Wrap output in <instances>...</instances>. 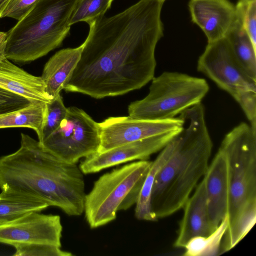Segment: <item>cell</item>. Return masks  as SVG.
<instances>
[{
  "mask_svg": "<svg viewBox=\"0 0 256 256\" xmlns=\"http://www.w3.org/2000/svg\"><path fill=\"white\" fill-rule=\"evenodd\" d=\"M180 130L170 131L97 152L84 158L79 167L84 174H87L134 160H148L150 156L161 150Z\"/></svg>",
  "mask_w": 256,
  "mask_h": 256,
  "instance_id": "obj_12",
  "label": "cell"
},
{
  "mask_svg": "<svg viewBox=\"0 0 256 256\" xmlns=\"http://www.w3.org/2000/svg\"><path fill=\"white\" fill-rule=\"evenodd\" d=\"M162 0V1L164 2L166 0Z\"/></svg>",
  "mask_w": 256,
  "mask_h": 256,
  "instance_id": "obj_32",
  "label": "cell"
},
{
  "mask_svg": "<svg viewBox=\"0 0 256 256\" xmlns=\"http://www.w3.org/2000/svg\"><path fill=\"white\" fill-rule=\"evenodd\" d=\"M60 217L39 212L27 214L0 225V243L14 247L29 244H47L62 248Z\"/></svg>",
  "mask_w": 256,
  "mask_h": 256,
  "instance_id": "obj_11",
  "label": "cell"
},
{
  "mask_svg": "<svg viewBox=\"0 0 256 256\" xmlns=\"http://www.w3.org/2000/svg\"><path fill=\"white\" fill-rule=\"evenodd\" d=\"M100 144L98 152L173 130H180V116L162 120H148L128 116L110 117L98 123Z\"/></svg>",
  "mask_w": 256,
  "mask_h": 256,
  "instance_id": "obj_10",
  "label": "cell"
},
{
  "mask_svg": "<svg viewBox=\"0 0 256 256\" xmlns=\"http://www.w3.org/2000/svg\"><path fill=\"white\" fill-rule=\"evenodd\" d=\"M246 0V1H251V0Z\"/></svg>",
  "mask_w": 256,
  "mask_h": 256,
  "instance_id": "obj_31",
  "label": "cell"
},
{
  "mask_svg": "<svg viewBox=\"0 0 256 256\" xmlns=\"http://www.w3.org/2000/svg\"><path fill=\"white\" fill-rule=\"evenodd\" d=\"M152 161L140 160L101 176L86 194L84 216L91 228L114 220L120 210L136 204Z\"/></svg>",
  "mask_w": 256,
  "mask_h": 256,
  "instance_id": "obj_6",
  "label": "cell"
},
{
  "mask_svg": "<svg viewBox=\"0 0 256 256\" xmlns=\"http://www.w3.org/2000/svg\"><path fill=\"white\" fill-rule=\"evenodd\" d=\"M235 8L244 29L256 48V0H239Z\"/></svg>",
  "mask_w": 256,
  "mask_h": 256,
  "instance_id": "obj_25",
  "label": "cell"
},
{
  "mask_svg": "<svg viewBox=\"0 0 256 256\" xmlns=\"http://www.w3.org/2000/svg\"><path fill=\"white\" fill-rule=\"evenodd\" d=\"M114 0H78L70 24L84 22L89 26L104 17Z\"/></svg>",
  "mask_w": 256,
  "mask_h": 256,
  "instance_id": "obj_23",
  "label": "cell"
},
{
  "mask_svg": "<svg viewBox=\"0 0 256 256\" xmlns=\"http://www.w3.org/2000/svg\"><path fill=\"white\" fill-rule=\"evenodd\" d=\"M16 256H72L70 252L62 250L60 247L47 244H29L14 247Z\"/></svg>",
  "mask_w": 256,
  "mask_h": 256,
  "instance_id": "obj_26",
  "label": "cell"
},
{
  "mask_svg": "<svg viewBox=\"0 0 256 256\" xmlns=\"http://www.w3.org/2000/svg\"><path fill=\"white\" fill-rule=\"evenodd\" d=\"M188 7L192 21L208 42L225 37L236 18V8L228 0H190Z\"/></svg>",
  "mask_w": 256,
  "mask_h": 256,
  "instance_id": "obj_14",
  "label": "cell"
},
{
  "mask_svg": "<svg viewBox=\"0 0 256 256\" xmlns=\"http://www.w3.org/2000/svg\"><path fill=\"white\" fill-rule=\"evenodd\" d=\"M236 14V20L226 37L240 64L256 80V48L244 29L240 18Z\"/></svg>",
  "mask_w": 256,
  "mask_h": 256,
  "instance_id": "obj_20",
  "label": "cell"
},
{
  "mask_svg": "<svg viewBox=\"0 0 256 256\" xmlns=\"http://www.w3.org/2000/svg\"><path fill=\"white\" fill-rule=\"evenodd\" d=\"M182 208L184 214L174 242L175 247L180 248H184L194 237L206 236L212 234L208 223L204 177L198 182Z\"/></svg>",
  "mask_w": 256,
  "mask_h": 256,
  "instance_id": "obj_15",
  "label": "cell"
},
{
  "mask_svg": "<svg viewBox=\"0 0 256 256\" xmlns=\"http://www.w3.org/2000/svg\"><path fill=\"white\" fill-rule=\"evenodd\" d=\"M10 0H0V18L1 16Z\"/></svg>",
  "mask_w": 256,
  "mask_h": 256,
  "instance_id": "obj_30",
  "label": "cell"
},
{
  "mask_svg": "<svg viewBox=\"0 0 256 256\" xmlns=\"http://www.w3.org/2000/svg\"><path fill=\"white\" fill-rule=\"evenodd\" d=\"M148 94L130 103L129 116L162 120L174 118L200 102L209 90L205 79L175 72H164L152 79Z\"/></svg>",
  "mask_w": 256,
  "mask_h": 256,
  "instance_id": "obj_7",
  "label": "cell"
},
{
  "mask_svg": "<svg viewBox=\"0 0 256 256\" xmlns=\"http://www.w3.org/2000/svg\"><path fill=\"white\" fill-rule=\"evenodd\" d=\"M46 103L34 102L24 108L0 114V129L18 127L30 128L36 132L38 141H40Z\"/></svg>",
  "mask_w": 256,
  "mask_h": 256,
  "instance_id": "obj_19",
  "label": "cell"
},
{
  "mask_svg": "<svg viewBox=\"0 0 256 256\" xmlns=\"http://www.w3.org/2000/svg\"><path fill=\"white\" fill-rule=\"evenodd\" d=\"M197 70L228 93L256 128V80L240 64L226 36L208 43Z\"/></svg>",
  "mask_w": 256,
  "mask_h": 256,
  "instance_id": "obj_8",
  "label": "cell"
},
{
  "mask_svg": "<svg viewBox=\"0 0 256 256\" xmlns=\"http://www.w3.org/2000/svg\"><path fill=\"white\" fill-rule=\"evenodd\" d=\"M174 144L172 140L160 150L156 158L152 162L138 198L136 204L134 216L138 220L156 221L157 219L152 213L150 207V195L154 178L172 155Z\"/></svg>",
  "mask_w": 256,
  "mask_h": 256,
  "instance_id": "obj_21",
  "label": "cell"
},
{
  "mask_svg": "<svg viewBox=\"0 0 256 256\" xmlns=\"http://www.w3.org/2000/svg\"><path fill=\"white\" fill-rule=\"evenodd\" d=\"M67 112L62 98L60 94L50 102L46 103V110L44 122L42 138L39 142L42 143L54 132L60 126Z\"/></svg>",
  "mask_w": 256,
  "mask_h": 256,
  "instance_id": "obj_24",
  "label": "cell"
},
{
  "mask_svg": "<svg viewBox=\"0 0 256 256\" xmlns=\"http://www.w3.org/2000/svg\"><path fill=\"white\" fill-rule=\"evenodd\" d=\"M164 2L140 0L90 25L80 60L64 89L102 98L140 89L152 80L156 47L163 36Z\"/></svg>",
  "mask_w": 256,
  "mask_h": 256,
  "instance_id": "obj_1",
  "label": "cell"
},
{
  "mask_svg": "<svg viewBox=\"0 0 256 256\" xmlns=\"http://www.w3.org/2000/svg\"><path fill=\"white\" fill-rule=\"evenodd\" d=\"M78 0H39L7 33L6 56L17 63L40 58L58 47L70 33Z\"/></svg>",
  "mask_w": 256,
  "mask_h": 256,
  "instance_id": "obj_5",
  "label": "cell"
},
{
  "mask_svg": "<svg viewBox=\"0 0 256 256\" xmlns=\"http://www.w3.org/2000/svg\"><path fill=\"white\" fill-rule=\"evenodd\" d=\"M220 148L229 163L228 225L222 245L230 250L256 223V128L241 122L224 136Z\"/></svg>",
  "mask_w": 256,
  "mask_h": 256,
  "instance_id": "obj_4",
  "label": "cell"
},
{
  "mask_svg": "<svg viewBox=\"0 0 256 256\" xmlns=\"http://www.w3.org/2000/svg\"><path fill=\"white\" fill-rule=\"evenodd\" d=\"M39 0H10L4 10L1 18H11L20 20Z\"/></svg>",
  "mask_w": 256,
  "mask_h": 256,
  "instance_id": "obj_28",
  "label": "cell"
},
{
  "mask_svg": "<svg viewBox=\"0 0 256 256\" xmlns=\"http://www.w3.org/2000/svg\"><path fill=\"white\" fill-rule=\"evenodd\" d=\"M0 88L32 102H48L52 100L46 92L40 76L28 73L7 58L0 61Z\"/></svg>",
  "mask_w": 256,
  "mask_h": 256,
  "instance_id": "obj_16",
  "label": "cell"
},
{
  "mask_svg": "<svg viewBox=\"0 0 256 256\" xmlns=\"http://www.w3.org/2000/svg\"><path fill=\"white\" fill-rule=\"evenodd\" d=\"M34 102L0 88V114L24 108Z\"/></svg>",
  "mask_w": 256,
  "mask_h": 256,
  "instance_id": "obj_27",
  "label": "cell"
},
{
  "mask_svg": "<svg viewBox=\"0 0 256 256\" xmlns=\"http://www.w3.org/2000/svg\"><path fill=\"white\" fill-rule=\"evenodd\" d=\"M6 39L7 33L0 32V61L6 58Z\"/></svg>",
  "mask_w": 256,
  "mask_h": 256,
  "instance_id": "obj_29",
  "label": "cell"
},
{
  "mask_svg": "<svg viewBox=\"0 0 256 256\" xmlns=\"http://www.w3.org/2000/svg\"><path fill=\"white\" fill-rule=\"evenodd\" d=\"M178 116L182 126L172 140V153L156 174L152 186L150 207L157 220L183 208L206 174L212 152L202 104L190 107Z\"/></svg>",
  "mask_w": 256,
  "mask_h": 256,
  "instance_id": "obj_3",
  "label": "cell"
},
{
  "mask_svg": "<svg viewBox=\"0 0 256 256\" xmlns=\"http://www.w3.org/2000/svg\"><path fill=\"white\" fill-rule=\"evenodd\" d=\"M48 207L42 200L24 194L2 190L0 193V225L27 214L40 212Z\"/></svg>",
  "mask_w": 256,
  "mask_h": 256,
  "instance_id": "obj_18",
  "label": "cell"
},
{
  "mask_svg": "<svg viewBox=\"0 0 256 256\" xmlns=\"http://www.w3.org/2000/svg\"><path fill=\"white\" fill-rule=\"evenodd\" d=\"M0 188L38 199L68 216L84 213L86 194L79 166L60 160L23 133L18 150L0 156Z\"/></svg>",
  "mask_w": 256,
  "mask_h": 256,
  "instance_id": "obj_2",
  "label": "cell"
},
{
  "mask_svg": "<svg viewBox=\"0 0 256 256\" xmlns=\"http://www.w3.org/2000/svg\"><path fill=\"white\" fill-rule=\"evenodd\" d=\"M210 228L213 232L227 214L230 168L227 156L220 148L204 176Z\"/></svg>",
  "mask_w": 256,
  "mask_h": 256,
  "instance_id": "obj_13",
  "label": "cell"
},
{
  "mask_svg": "<svg viewBox=\"0 0 256 256\" xmlns=\"http://www.w3.org/2000/svg\"><path fill=\"white\" fill-rule=\"evenodd\" d=\"M40 144L60 160L76 164L98 152L100 126L82 109L68 107L60 126Z\"/></svg>",
  "mask_w": 256,
  "mask_h": 256,
  "instance_id": "obj_9",
  "label": "cell"
},
{
  "mask_svg": "<svg viewBox=\"0 0 256 256\" xmlns=\"http://www.w3.org/2000/svg\"><path fill=\"white\" fill-rule=\"evenodd\" d=\"M84 44L75 48H67L57 52L44 65L40 76L45 90L52 99L56 97L72 76L78 62Z\"/></svg>",
  "mask_w": 256,
  "mask_h": 256,
  "instance_id": "obj_17",
  "label": "cell"
},
{
  "mask_svg": "<svg viewBox=\"0 0 256 256\" xmlns=\"http://www.w3.org/2000/svg\"><path fill=\"white\" fill-rule=\"evenodd\" d=\"M227 216L218 228L206 236L192 238L184 248V256H214L218 254L221 242L228 228Z\"/></svg>",
  "mask_w": 256,
  "mask_h": 256,
  "instance_id": "obj_22",
  "label": "cell"
}]
</instances>
